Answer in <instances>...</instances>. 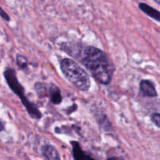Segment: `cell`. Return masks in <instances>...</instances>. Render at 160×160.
Instances as JSON below:
<instances>
[{
  "instance_id": "7c38bea8",
  "label": "cell",
  "mask_w": 160,
  "mask_h": 160,
  "mask_svg": "<svg viewBox=\"0 0 160 160\" xmlns=\"http://www.w3.org/2000/svg\"><path fill=\"white\" fill-rule=\"evenodd\" d=\"M106 160H124L123 157H117V156H112L109 157Z\"/></svg>"
},
{
  "instance_id": "9c48e42d",
  "label": "cell",
  "mask_w": 160,
  "mask_h": 160,
  "mask_svg": "<svg viewBox=\"0 0 160 160\" xmlns=\"http://www.w3.org/2000/svg\"><path fill=\"white\" fill-rule=\"evenodd\" d=\"M16 62H17V66L20 70H25L28 67V62L27 58L23 55H17L16 57Z\"/></svg>"
},
{
  "instance_id": "4fadbf2b",
  "label": "cell",
  "mask_w": 160,
  "mask_h": 160,
  "mask_svg": "<svg viewBox=\"0 0 160 160\" xmlns=\"http://www.w3.org/2000/svg\"><path fill=\"white\" fill-rule=\"evenodd\" d=\"M3 129H4V127H3V125L2 124V123L0 122V132H1V131H2Z\"/></svg>"
},
{
  "instance_id": "52a82bcc",
  "label": "cell",
  "mask_w": 160,
  "mask_h": 160,
  "mask_svg": "<svg viewBox=\"0 0 160 160\" xmlns=\"http://www.w3.org/2000/svg\"><path fill=\"white\" fill-rule=\"evenodd\" d=\"M138 7L143 12H145L146 15H148V17H150L151 18L154 19L155 20L159 23L160 22V12L159 11H158L157 9H154L152 6H150L149 5L146 4L145 2H140L138 4Z\"/></svg>"
},
{
  "instance_id": "30bf717a",
  "label": "cell",
  "mask_w": 160,
  "mask_h": 160,
  "mask_svg": "<svg viewBox=\"0 0 160 160\" xmlns=\"http://www.w3.org/2000/svg\"><path fill=\"white\" fill-rule=\"evenodd\" d=\"M159 119H160V115L159 112H154V113L152 115L151 117V120L153 123L156 126V128H159L160 124H159Z\"/></svg>"
},
{
  "instance_id": "ba28073f",
  "label": "cell",
  "mask_w": 160,
  "mask_h": 160,
  "mask_svg": "<svg viewBox=\"0 0 160 160\" xmlns=\"http://www.w3.org/2000/svg\"><path fill=\"white\" fill-rule=\"evenodd\" d=\"M48 95L50 98V101L52 104L59 105L62 102V95H61V92L59 88L55 84H52L48 90Z\"/></svg>"
},
{
  "instance_id": "3957f363",
  "label": "cell",
  "mask_w": 160,
  "mask_h": 160,
  "mask_svg": "<svg viewBox=\"0 0 160 160\" xmlns=\"http://www.w3.org/2000/svg\"><path fill=\"white\" fill-rule=\"evenodd\" d=\"M4 78L6 79V83L9 85V88L14 92L17 95L20 97L23 106L28 111V114L31 116V118L36 119V120H40L42 118V115L39 109H38L37 106L34 103L31 102L24 95V88L23 86L20 84V82L17 80V76H16L15 70L12 69L7 68L4 71Z\"/></svg>"
},
{
  "instance_id": "277c9868",
  "label": "cell",
  "mask_w": 160,
  "mask_h": 160,
  "mask_svg": "<svg viewBox=\"0 0 160 160\" xmlns=\"http://www.w3.org/2000/svg\"><path fill=\"white\" fill-rule=\"evenodd\" d=\"M140 92L144 96L148 98H156L158 96L157 91H156L155 84L152 81L149 80H142L139 84Z\"/></svg>"
},
{
  "instance_id": "6da1fadb",
  "label": "cell",
  "mask_w": 160,
  "mask_h": 160,
  "mask_svg": "<svg viewBox=\"0 0 160 160\" xmlns=\"http://www.w3.org/2000/svg\"><path fill=\"white\" fill-rule=\"evenodd\" d=\"M81 62L98 83L107 85L111 82L114 67L102 50L95 46L86 47Z\"/></svg>"
},
{
  "instance_id": "5b68a950",
  "label": "cell",
  "mask_w": 160,
  "mask_h": 160,
  "mask_svg": "<svg viewBox=\"0 0 160 160\" xmlns=\"http://www.w3.org/2000/svg\"><path fill=\"white\" fill-rule=\"evenodd\" d=\"M70 145H72V156L73 160H97L85 152L78 142L72 141L70 142Z\"/></svg>"
},
{
  "instance_id": "7a4b0ae2",
  "label": "cell",
  "mask_w": 160,
  "mask_h": 160,
  "mask_svg": "<svg viewBox=\"0 0 160 160\" xmlns=\"http://www.w3.org/2000/svg\"><path fill=\"white\" fill-rule=\"evenodd\" d=\"M62 73L76 88L81 92H88L91 87L88 73L73 59L66 58L60 62Z\"/></svg>"
},
{
  "instance_id": "8fae6325",
  "label": "cell",
  "mask_w": 160,
  "mask_h": 160,
  "mask_svg": "<svg viewBox=\"0 0 160 160\" xmlns=\"http://www.w3.org/2000/svg\"><path fill=\"white\" fill-rule=\"evenodd\" d=\"M0 17H1L3 20H6V21H10V17H9V15L3 10L1 6H0Z\"/></svg>"
},
{
  "instance_id": "8992f818",
  "label": "cell",
  "mask_w": 160,
  "mask_h": 160,
  "mask_svg": "<svg viewBox=\"0 0 160 160\" xmlns=\"http://www.w3.org/2000/svg\"><path fill=\"white\" fill-rule=\"evenodd\" d=\"M41 152L42 156L46 160H61L60 156L55 146L52 145H42L41 148Z\"/></svg>"
}]
</instances>
